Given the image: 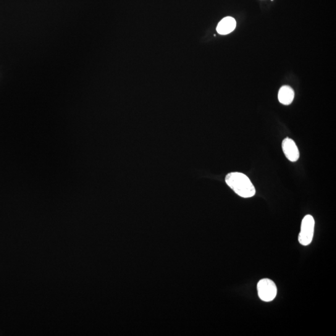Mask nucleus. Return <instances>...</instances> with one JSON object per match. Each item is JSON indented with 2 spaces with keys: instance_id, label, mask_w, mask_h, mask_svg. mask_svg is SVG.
Masks as SVG:
<instances>
[{
  "instance_id": "obj_1",
  "label": "nucleus",
  "mask_w": 336,
  "mask_h": 336,
  "mask_svg": "<svg viewBox=\"0 0 336 336\" xmlns=\"http://www.w3.org/2000/svg\"><path fill=\"white\" fill-rule=\"evenodd\" d=\"M225 183L241 198H250L256 195V190L253 184L243 173L238 172L228 173L225 177Z\"/></svg>"
},
{
  "instance_id": "obj_2",
  "label": "nucleus",
  "mask_w": 336,
  "mask_h": 336,
  "mask_svg": "<svg viewBox=\"0 0 336 336\" xmlns=\"http://www.w3.org/2000/svg\"><path fill=\"white\" fill-rule=\"evenodd\" d=\"M315 221L313 217L307 215L302 220L301 231L298 240L301 245L307 246L311 243L314 232Z\"/></svg>"
},
{
  "instance_id": "obj_5",
  "label": "nucleus",
  "mask_w": 336,
  "mask_h": 336,
  "mask_svg": "<svg viewBox=\"0 0 336 336\" xmlns=\"http://www.w3.org/2000/svg\"><path fill=\"white\" fill-rule=\"evenodd\" d=\"M236 27V22L234 18L225 17L218 24L217 31L220 35H225L232 32Z\"/></svg>"
},
{
  "instance_id": "obj_6",
  "label": "nucleus",
  "mask_w": 336,
  "mask_h": 336,
  "mask_svg": "<svg viewBox=\"0 0 336 336\" xmlns=\"http://www.w3.org/2000/svg\"><path fill=\"white\" fill-rule=\"evenodd\" d=\"M295 97V93L290 87L285 86L281 88L278 92V100L281 104L288 106L292 103Z\"/></svg>"
},
{
  "instance_id": "obj_3",
  "label": "nucleus",
  "mask_w": 336,
  "mask_h": 336,
  "mask_svg": "<svg viewBox=\"0 0 336 336\" xmlns=\"http://www.w3.org/2000/svg\"><path fill=\"white\" fill-rule=\"evenodd\" d=\"M257 291L259 298L265 302L274 300L277 294L276 285L272 280L268 278H264L259 281L257 285Z\"/></svg>"
},
{
  "instance_id": "obj_4",
  "label": "nucleus",
  "mask_w": 336,
  "mask_h": 336,
  "mask_svg": "<svg viewBox=\"0 0 336 336\" xmlns=\"http://www.w3.org/2000/svg\"><path fill=\"white\" fill-rule=\"evenodd\" d=\"M282 149L286 157L291 162L298 161L300 157V151L292 139L285 138L282 142Z\"/></svg>"
}]
</instances>
